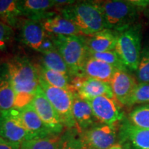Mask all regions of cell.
Masks as SVG:
<instances>
[{
	"label": "cell",
	"mask_w": 149,
	"mask_h": 149,
	"mask_svg": "<svg viewBox=\"0 0 149 149\" xmlns=\"http://www.w3.org/2000/svg\"><path fill=\"white\" fill-rule=\"evenodd\" d=\"M6 65L15 93L14 108L19 109L31 104L40 86L37 64L25 56L18 55L10 59Z\"/></svg>",
	"instance_id": "1"
},
{
	"label": "cell",
	"mask_w": 149,
	"mask_h": 149,
	"mask_svg": "<svg viewBox=\"0 0 149 149\" xmlns=\"http://www.w3.org/2000/svg\"><path fill=\"white\" fill-rule=\"evenodd\" d=\"M55 9L77 27L81 36L90 37L107 29L97 1H75L72 4Z\"/></svg>",
	"instance_id": "2"
},
{
	"label": "cell",
	"mask_w": 149,
	"mask_h": 149,
	"mask_svg": "<svg viewBox=\"0 0 149 149\" xmlns=\"http://www.w3.org/2000/svg\"><path fill=\"white\" fill-rule=\"evenodd\" d=\"M50 37L71 71L72 76L84 77V68L88 58L85 37L80 35Z\"/></svg>",
	"instance_id": "3"
},
{
	"label": "cell",
	"mask_w": 149,
	"mask_h": 149,
	"mask_svg": "<svg viewBox=\"0 0 149 149\" xmlns=\"http://www.w3.org/2000/svg\"><path fill=\"white\" fill-rule=\"evenodd\" d=\"M103 14L107 29L120 33L135 24L139 8L133 1H97Z\"/></svg>",
	"instance_id": "4"
},
{
	"label": "cell",
	"mask_w": 149,
	"mask_h": 149,
	"mask_svg": "<svg viewBox=\"0 0 149 149\" xmlns=\"http://www.w3.org/2000/svg\"><path fill=\"white\" fill-rule=\"evenodd\" d=\"M141 26L139 24H133L118 33L115 51L130 71L136 72L137 69L141 52Z\"/></svg>",
	"instance_id": "5"
},
{
	"label": "cell",
	"mask_w": 149,
	"mask_h": 149,
	"mask_svg": "<svg viewBox=\"0 0 149 149\" xmlns=\"http://www.w3.org/2000/svg\"><path fill=\"white\" fill-rule=\"evenodd\" d=\"M39 84L48 101L57 111L64 127L67 129L76 128L75 122L72 116L74 93L52 86L40 77Z\"/></svg>",
	"instance_id": "6"
},
{
	"label": "cell",
	"mask_w": 149,
	"mask_h": 149,
	"mask_svg": "<svg viewBox=\"0 0 149 149\" xmlns=\"http://www.w3.org/2000/svg\"><path fill=\"white\" fill-rule=\"evenodd\" d=\"M6 112L17 121L31 134L33 139L44 138L55 135L41 120L32 104L19 109L13 108Z\"/></svg>",
	"instance_id": "7"
},
{
	"label": "cell",
	"mask_w": 149,
	"mask_h": 149,
	"mask_svg": "<svg viewBox=\"0 0 149 149\" xmlns=\"http://www.w3.org/2000/svg\"><path fill=\"white\" fill-rule=\"evenodd\" d=\"M86 149H109L115 144L117 134L115 125H94L79 133Z\"/></svg>",
	"instance_id": "8"
},
{
	"label": "cell",
	"mask_w": 149,
	"mask_h": 149,
	"mask_svg": "<svg viewBox=\"0 0 149 149\" xmlns=\"http://www.w3.org/2000/svg\"><path fill=\"white\" fill-rule=\"evenodd\" d=\"M87 102L90 104L95 118L101 124L115 125L123 120L124 112L115 97H97Z\"/></svg>",
	"instance_id": "9"
},
{
	"label": "cell",
	"mask_w": 149,
	"mask_h": 149,
	"mask_svg": "<svg viewBox=\"0 0 149 149\" xmlns=\"http://www.w3.org/2000/svg\"><path fill=\"white\" fill-rule=\"evenodd\" d=\"M31 104L41 120L54 135H58L63 131L64 126L60 117L48 101L40 86L37 89Z\"/></svg>",
	"instance_id": "10"
},
{
	"label": "cell",
	"mask_w": 149,
	"mask_h": 149,
	"mask_svg": "<svg viewBox=\"0 0 149 149\" xmlns=\"http://www.w3.org/2000/svg\"><path fill=\"white\" fill-rule=\"evenodd\" d=\"M72 88L73 93L86 100L102 96L114 97L110 83L93 78L74 77Z\"/></svg>",
	"instance_id": "11"
},
{
	"label": "cell",
	"mask_w": 149,
	"mask_h": 149,
	"mask_svg": "<svg viewBox=\"0 0 149 149\" xmlns=\"http://www.w3.org/2000/svg\"><path fill=\"white\" fill-rule=\"evenodd\" d=\"M110 84L115 100L122 105L127 107L138 82L128 71L117 70Z\"/></svg>",
	"instance_id": "12"
},
{
	"label": "cell",
	"mask_w": 149,
	"mask_h": 149,
	"mask_svg": "<svg viewBox=\"0 0 149 149\" xmlns=\"http://www.w3.org/2000/svg\"><path fill=\"white\" fill-rule=\"evenodd\" d=\"M22 42L35 51L40 52L48 34L40 22L22 18L19 24Z\"/></svg>",
	"instance_id": "13"
},
{
	"label": "cell",
	"mask_w": 149,
	"mask_h": 149,
	"mask_svg": "<svg viewBox=\"0 0 149 149\" xmlns=\"http://www.w3.org/2000/svg\"><path fill=\"white\" fill-rule=\"evenodd\" d=\"M0 137L19 144L33 139L31 134L6 111L0 112Z\"/></svg>",
	"instance_id": "14"
},
{
	"label": "cell",
	"mask_w": 149,
	"mask_h": 149,
	"mask_svg": "<svg viewBox=\"0 0 149 149\" xmlns=\"http://www.w3.org/2000/svg\"><path fill=\"white\" fill-rule=\"evenodd\" d=\"M23 18L41 22L53 15L57 8L55 0H22L19 1Z\"/></svg>",
	"instance_id": "15"
},
{
	"label": "cell",
	"mask_w": 149,
	"mask_h": 149,
	"mask_svg": "<svg viewBox=\"0 0 149 149\" xmlns=\"http://www.w3.org/2000/svg\"><path fill=\"white\" fill-rule=\"evenodd\" d=\"M40 22L46 33L50 36H81L77 27L70 20L59 14L57 10L55 14Z\"/></svg>",
	"instance_id": "16"
},
{
	"label": "cell",
	"mask_w": 149,
	"mask_h": 149,
	"mask_svg": "<svg viewBox=\"0 0 149 149\" xmlns=\"http://www.w3.org/2000/svg\"><path fill=\"white\" fill-rule=\"evenodd\" d=\"M118 33L105 29L90 37H85L88 54L104 53L115 50Z\"/></svg>",
	"instance_id": "17"
},
{
	"label": "cell",
	"mask_w": 149,
	"mask_h": 149,
	"mask_svg": "<svg viewBox=\"0 0 149 149\" xmlns=\"http://www.w3.org/2000/svg\"><path fill=\"white\" fill-rule=\"evenodd\" d=\"M120 136L133 149H149V129L136 127L126 120L121 126Z\"/></svg>",
	"instance_id": "18"
},
{
	"label": "cell",
	"mask_w": 149,
	"mask_h": 149,
	"mask_svg": "<svg viewBox=\"0 0 149 149\" xmlns=\"http://www.w3.org/2000/svg\"><path fill=\"white\" fill-rule=\"evenodd\" d=\"M72 116L76 124V128L79 132L88 129L95 125V120L92 109L87 100L74 93L72 104Z\"/></svg>",
	"instance_id": "19"
},
{
	"label": "cell",
	"mask_w": 149,
	"mask_h": 149,
	"mask_svg": "<svg viewBox=\"0 0 149 149\" xmlns=\"http://www.w3.org/2000/svg\"><path fill=\"white\" fill-rule=\"evenodd\" d=\"M117 70L107 63L88 57L84 68V77L110 83Z\"/></svg>",
	"instance_id": "20"
},
{
	"label": "cell",
	"mask_w": 149,
	"mask_h": 149,
	"mask_svg": "<svg viewBox=\"0 0 149 149\" xmlns=\"http://www.w3.org/2000/svg\"><path fill=\"white\" fill-rule=\"evenodd\" d=\"M15 102V93L7 70L6 65L0 66V112L13 109Z\"/></svg>",
	"instance_id": "21"
},
{
	"label": "cell",
	"mask_w": 149,
	"mask_h": 149,
	"mask_svg": "<svg viewBox=\"0 0 149 149\" xmlns=\"http://www.w3.org/2000/svg\"><path fill=\"white\" fill-rule=\"evenodd\" d=\"M22 18L19 1L0 0V21L14 29L18 27Z\"/></svg>",
	"instance_id": "22"
},
{
	"label": "cell",
	"mask_w": 149,
	"mask_h": 149,
	"mask_svg": "<svg viewBox=\"0 0 149 149\" xmlns=\"http://www.w3.org/2000/svg\"><path fill=\"white\" fill-rule=\"evenodd\" d=\"M40 77L52 86L72 91L71 77L66 74L46 68L42 64H37Z\"/></svg>",
	"instance_id": "23"
},
{
	"label": "cell",
	"mask_w": 149,
	"mask_h": 149,
	"mask_svg": "<svg viewBox=\"0 0 149 149\" xmlns=\"http://www.w3.org/2000/svg\"><path fill=\"white\" fill-rule=\"evenodd\" d=\"M42 65L48 69L64 74L70 77H73L69 68L56 48L42 54Z\"/></svg>",
	"instance_id": "24"
},
{
	"label": "cell",
	"mask_w": 149,
	"mask_h": 149,
	"mask_svg": "<svg viewBox=\"0 0 149 149\" xmlns=\"http://www.w3.org/2000/svg\"><path fill=\"white\" fill-rule=\"evenodd\" d=\"M59 139L58 135H51L44 138H36L24 141L20 149H59Z\"/></svg>",
	"instance_id": "25"
},
{
	"label": "cell",
	"mask_w": 149,
	"mask_h": 149,
	"mask_svg": "<svg viewBox=\"0 0 149 149\" xmlns=\"http://www.w3.org/2000/svg\"><path fill=\"white\" fill-rule=\"evenodd\" d=\"M128 122L136 127L149 129V104L135 107L128 115Z\"/></svg>",
	"instance_id": "26"
},
{
	"label": "cell",
	"mask_w": 149,
	"mask_h": 149,
	"mask_svg": "<svg viewBox=\"0 0 149 149\" xmlns=\"http://www.w3.org/2000/svg\"><path fill=\"white\" fill-rule=\"evenodd\" d=\"M77 128L67 129L59 139V149H86L79 137Z\"/></svg>",
	"instance_id": "27"
},
{
	"label": "cell",
	"mask_w": 149,
	"mask_h": 149,
	"mask_svg": "<svg viewBox=\"0 0 149 149\" xmlns=\"http://www.w3.org/2000/svg\"><path fill=\"white\" fill-rule=\"evenodd\" d=\"M136 77L138 84H149V45L141 49Z\"/></svg>",
	"instance_id": "28"
},
{
	"label": "cell",
	"mask_w": 149,
	"mask_h": 149,
	"mask_svg": "<svg viewBox=\"0 0 149 149\" xmlns=\"http://www.w3.org/2000/svg\"><path fill=\"white\" fill-rule=\"evenodd\" d=\"M88 57L107 63L115 67L117 70L128 71L115 50L104 52V53L88 54Z\"/></svg>",
	"instance_id": "29"
},
{
	"label": "cell",
	"mask_w": 149,
	"mask_h": 149,
	"mask_svg": "<svg viewBox=\"0 0 149 149\" xmlns=\"http://www.w3.org/2000/svg\"><path fill=\"white\" fill-rule=\"evenodd\" d=\"M137 104H149V84H137L127 107H133Z\"/></svg>",
	"instance_id": "30"
},
{
	"label": "cell",
	"mask_w": 149,
	"mask_h": 149,
	"mask_svg": "<svg viewBox=\"0 0 149 149\" xmlns=\"http://www.w3.org/2000/svg\"><path fill=\"white\" fill-rule=\"evenodd\" d=\"M13 36V29L0 21V50L6 48Z\"/></svg>",
	"instance_id": "31"
},
{
	"label": "cell",
	"mask_w": 149,
	"mask_h": 149,
	"mask_svg": "<svg viewBox=\"0 0 149 149\" xmlns=\"http://www.w3.org/2000/svg\"><path fill=\"white\" fill-rule=\"evenodd\" d=\"M21 144L8 141L0 137V149H20Z\"/></svg>",
	"instance_id": "32"
},
{
	"label": "cell",
	"mask_w": 149,
	"mask_h": 149,
	"mask_svg": "<svg viewBox=\"0 0 149 149\" xmlns=\"http://www.w3.org/2000/svg\"><path fill=\"white\" fill-rule=\"evenodd\" d=\"M109 149H124L123 147L121 146L120 144H115V145H113V146H111V148Z\"/></svg>",
	"instance_id": "33"
}]
</instances>
